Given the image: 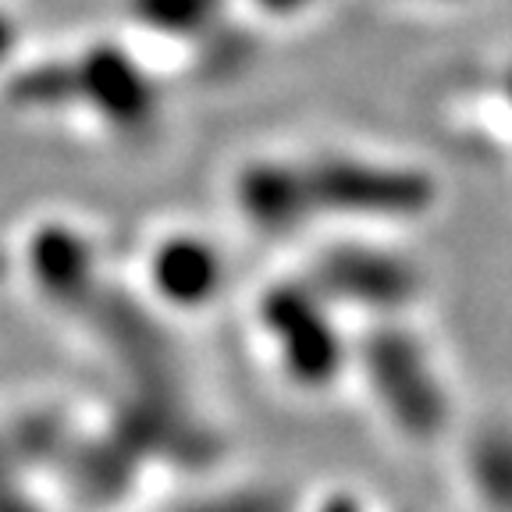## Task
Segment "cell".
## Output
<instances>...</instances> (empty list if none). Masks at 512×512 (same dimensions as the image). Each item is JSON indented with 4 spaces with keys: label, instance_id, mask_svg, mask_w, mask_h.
I'll return each mask as SVG.
<instances>
[{
    "label": "cell",
    "instance_id": "cell-1",
    "mask_svg": "<svg viewBox=\"0 0 512 512\" xmlns=\"http://www.w3.org/2000/svg\"><path fill=\"white\" fill-rule=\"evenodd\" d=\"M349 370L360 377L377 424L402 445H445L463 420L456 377L416 317L367 320L352 338Z\"/></svg>",
    "mask_w": 512,
    "mask_h": 512
},
{
    "label": "cell",
    "instance_id": "cell-2",
    "mask_svg": "<svg viewBox=\"0 0 512 512\" xmlns=\"http://www.w3.org/2000/svg\"><path fill=\"white\" fill-rule=\"evenodd\" d=\"M299 157L317 221L402 232L409 224L431 221L445 203L441 178L413 157L345 143H320Z\"/></svg>",
    "mask_w": 512,
    "mask_h": 512
},
{
    "label": "cell",
    "instance_id": "cell-3",
    "mask_svg": "<svg viewBox=\"0 0 512 512\" xmlns=\"http://www.w3.org/2000/svg\"><path fill=\"white\" fill-rule=\"evenodd\" d=\"M303 278L338 313L363 320L416 317L431 296V271L399 232L342 228L313 249Z\"/></svg>",
    "mask_w": 512,
    "mask_h": 512
},
{
    "label": "cell",
    "instance_id": "cell-4",
    "mask_svg": "<svg viewBox=\"0 0 512 512\" xmlns=\"http://www.w3.org/2000/svg\"><path fill=\"white\" fill-rule=\"evenodd\" d=\"M72 57V118L118 139L150 143L168 118V96L153 68L121 40H89Z\"/></svg>",
    "mask_w": 512,
    "mask_h": 512
},
{
    "label": "cell",
    "instance_id": "cell-5",
    "mask_svg": "<svg viewBox=\"0 0 512 512\" xmlns=\"http://www.w3.org/2000/svg\"><path fill=\"white\" fill-rule=\"evenodd\" d=\"M264 324L278 338L281 363L303 384L324 388L349 374L352 338L342 331V313L317 296V288L299 274L278 281L264 296Z\"/></svg>",
    "mask_w": 512,
    "mask_h": 512
},
{
    "label": "cell",
    "instance_id": "cell-6",
    "mask_svg": "<svg viewBox=\"0 0 512 512\" xmlns=\"http://www.w3.org/2000/svg\"><path fill=\"white\" fill-rule=\"evenodd\" d=\"M228 192L239 217L260 235H296L317 224L299 153H249L232 168Z\"/></svg>",
    "mask_w": 512,
    "mask_h": 512
},
{
    "label": "cell",
    "instance_id": "cell-7",
    "mask_svg": "<svg viewBox=\"0 0 512 512\" xmlns=\"http://www.w3.org/2000/svg\"><path fill=\"white\" fill-rule=\"evenodd\" d=\"M463 491L477 512H512V413L463 416L452 431Z\"/></svg>",
    "mask_w": 512,
    "mask_h": 512
},
{
    "label": "cell",
    "instance_id": "cell-8",
    "mask_svg": "<svg viewBox=\"0 0 512 512\" xmlns=\"http://www.w3.org/2000/svg\"><path fill=\"white\" fill-rule=\"evenodd\" d=\"M0 104L22 118H72V57L22 54L0 75Z\"/></svg>",
    "mask_w": 512,
    "mask_h": 512
},
{
    "label": "cell",
    "instance_id": "cell-9",
    "mask_svg": "<svg viewBox=\"0 0 512 512\" xmlns=\"http://www.w3.org/2000/svg\"><path fill=\"white\" fill-rule=\"evenodd\" d=\"M221 253L214 242L196 232H171L153 249V278L157 285L185 303H207L221 288Z\"/></svg>",
    "mask_w": 512,
    "mask_h": 512
},
{
    "label": "cell",
    "instance_id": "cell-10",
    "mask_svg": "<svg viewBox=\"0 0 512 512\" xmlns=\"http://www.w3.org/2000/svg\"><path fill=\"white\" fill-rule=\"evenodd\" d=\"M235 0H125L128 22L146 36L200 50L228 25Z\"/></svg>",
    "mask_w": 512,
    "mask_h": 512
},
{
    "label": "cell",
    "instance_id": "cell-11",
    "mask_svg": "<svg viewBox=\"0 0 512 512\" xmlns=\"http://www.w3.org/2000/svg\"><path fill=\"white\" fill-rule=\"evenodd\" d=\"M256 25H303L317 18L331 0H235Z\"/></svg>",
    "mask_w": 512,
    "mask_h": 512
},
{
    "label": "cell",
    "instance_id": "cell-12",
    "mask_svg": "<svg viewBox=\"0 0 512 512\" xmlns=\"http://www.w3.org/2000/svg\"><path fill=\"white\" fill-rule=\"evenodd\" d=\"M25 47V32H22V18L15 15L11 4L0 0V75L8 72L11 64L22 57Z\"/></svg>",
    "mask_w": 512,
    "mask_h": 512
},
{
    "label": "cell",
    "instance_id": "cell-13",
    "mask_svg": "<svg viewBox=\"0 0 512 512\" xmlns=\"http://www.w3.org/2000/svg\"><path fill=\"white\" fill-rule=\"evenodd\" d=\"M388 4H399V8H420V11H448V8L473 4V0H388Z\"/></svg>",
    "mask_w": 512,
    "mask_h": 512
},
{
    "label": "cell",
    "instance_id": "cell-14",
    "mask_svg": "<svg viewBox=\"0 0 512 512\" xmlns=\"http://www.w3.org/2000/svg\"><path fill=\"white\" fill-rule=\"evenodd\" d=\"M498 89H502V104H505V111H509V118H512V61L505 64L502 79H498Z\"/></svg>",
    "mask_w": 512,
    "mask_h": 512
}]
</instances>
